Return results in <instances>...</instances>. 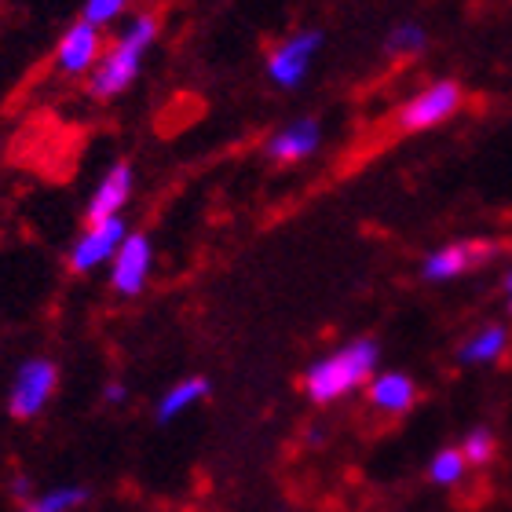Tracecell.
<instances>
[{
	"mask_svg": "<svg viewBox=\"0 0 512 512\" xmlns=\"http://www.w3.org/2000/svg\"><path fill=\"white\" fill-rule=\"evenodd\" d=\"M377 363H381V348H377V341H370V337H355V341H348L344 348L322 355V359H315V363L308 366V374H304V392H308L311 403L330 406V403H337V399H344V395L359 392V388H366V384L374 381Z\"/></svg>",
	"mask_w": 512,
	"mask_h": 512,
	"instance_id": "6da1fadb",
	"label": "cell"
},
{
	"mask_svg": "<svg viewBox=\"0 0 512 512\" xmlns=\"http://www.w3.org/2000/svg\"><path fill=\"white\" fill-rule=\"evenodd\" d=\"M158 41V19L154 15H136L128 22L125 33H121L114 48L103 52L99 66L92 70V81H88V92L96 99H114L121 96L139 74V63L147 55L150 44Z\"/></svg>",
	"mask_w": 512,
	"mask_h": 512,
	"instance_id": "7a4b0ae2",
	"label": "cell"
},
{
	"mask_svg": "<svg viewBox=\"0 0 512 512\" xmlns=\"http://www.w3.org/2000/svg\"><path fill=\"white\" fill-rule=\"evenodd\" d=\"M55 388H59V366L52 359H44V355L22 359L8 388V414L15 421H33L52 403Z\"/></svg>",
	"mask_w": 512,
	"mask_h": 512,
	"instance_id": "3957f363",
	"label": "cell"
},
{
	"mask_svg": "<svg viewBox=\"0 0 512 512\" xmlns=\"http://www.w3.org/2000/svg\"><path fill=\"white\" fill-rule=\"evenodd\" d=\"M461 103H465V92H461L458 81H447V77H443V81H432V85H425L421 92H414V96L403 103V110H399V128H403V132H428V128H436L454 118L461 110Z\"/></svg>",
	"mask_w": 512,
	"mask_h": 512,
	"instance_id": "277c9868",
	"label": "cell"
},
{
	"mask_svg": "<svg viewBox=\"0 0 512 512\" xmlns=\"http://www.w3.org/2000/svg\"><path fill=\"white\" fill-rule=\"evenodd\" d=\"M150 271H154V246L143 231H132L110 260V286L118 297H139Z\"/></svg>",
	"mask_w": 512,
	"mask_h": 512,
	"instance_id": "5b68a950",
	"label": "cell"
},
{
	"mask_svg": "<svg viewBox=\"0 0 512 512\" xmlns=\"http://www.w3.org/2000/svg\"><path fill=\"white\" fill-rule=\"evenodd\" d=\"M498 253L494 242H447V246L432 249L421 264V278L425 282H454V278L469 275L480 264H487L491 256Z\"/></svg>",
	"mask_w": 512,
	"mask_h": 512,
	"instance_id": "8992f818",
	"label": "cell"
},
{
	"mask_svg": "<svg viewBox=\"0 0 512 512\" xmlns=\"http://www.w3.org/2000/svg\"><path fill=\"white\" fill-rule=\"evenodd\" d=\"M319 48H322L319 30L293 33V37H286L275 52L267 55V77H271L278 88H297L300 81L308 77V66H311V59L319 55Z\"/></svg>",
	"mask_w": 512,
	"mask_h": 512,
	"instance_id": "52a82bcc",
	"label": "cell"
},
{
	"mask_svg": "<svg viewBox=\"0 0 512 512\" xmlns=\"http://www.w3.org/2000/svg\"><path fill=\"white\" fill-rule=\"evenodd\" d=\"M103 59V33L92 22H74L70 30L59 37V48H55V70L66 77H81L92 74Z\"/></svg>",
	"mask_w": 512,
	"mask_h": 512,
	"instance_id": "ba28073f",
	"label": "cell"
},
{
	"mask_svg": "<svg viewBox=\"0 0 512 512\" xmlns=\"http://www.w3.org/2000/svg\"><path fill=\"white\" fill-rule=\"evenodd\" d=\"M125 238L128 231L121 216L118 220H103V224H88L85 235L77 238L74 249H70V267L74 271H96V267L110 264Z\"/></svg>",
	"mask_w": 512,
	"mask_h": 512,
	"instance_id": "9c48e42d",
	"label": "cell"
},
{
	"mask_svg": "<svg viewBox=\"0 0 512 512\" xmlns=\"http://www.w3.org/2000/svg\"><path fill=\"white\" fill-rule=\"evenodd\" d=\"M132 187H136V172L128 161H118V165H110V172L99 180V187L92 191L88 198V209H85V224H103V220H118L121 209L128 205L132 198Z\"/></svg>",
	"mask_w": 512,
	"mask_h": 512,
	"instance_id": "30bf717a",
	"label": "cell"
},
{
	"mask_svg": "<svg viewBox=\"0 0 512 512\" xmlns=\"http://www.w3.org/2000/svg\"><path fill=\"white\" fill-rule=\"evenodd\" d=\"M322 143V128L319 121H311V118H300L293 121V125L286 128H278L275 136L267 139V158L278 161V165H297V161L311 158L315 150H319Z\"/></svg>",
	"mask_w": 512,
	"mask_h": 512,
	"instance_id": "8fae6325",
	"label": "cell"
},
{
	"mask_svg": "<svg viewBox=\"0 0 512 512\" xmlns=\"http://www.w3.org/2000/svg\"><path fill=\"white\" fill-rule=\"evenodd\" d=\"M366 399L381 414H406L417 403V384L403 370H384V374H374V381L366 384Z\"/></svg>",
	"mask_w": 512,
	"mask_h": 512,
	"instance_id": "7c38bea8",
	"label": "cell"
},
{
	"mask_svg": "<svg viewBox=\"0 0 512 512\" xmlns=\"http://www.w3.org/2000/svg\"><path fill=\"white\" fill-rule=\"evenodd\" d=\"M509 352V326L502 322H487L476 333L465 337V344L458 348V363L465 366H491Z\"/></svg>",
	"mask_w": 512,
	"mask_h": 512,
	"instance_id": "4fadbf2b",
	"label": "cell"
},
{
	"mask_svg": "<svg viewBox=\"0 0 512 512\" xmlns=\"http://www.w3.org/2000/svg\"><path fill=\"white\" fill-rule=\"evenodd\" d=\"M209 377H183V381H176L169 388V392L161 395L158 406H154V417H158L161 425H169V421H176L180 414H187L191 406H198L209 395Z\"/></svg>",
	"mask_w": 512,
	"mask_h": 512,
	"instance_id": "5bb4252c",
	"label": "cell"
},
{
	"mask_svg": "<svg viewBox=\"0 0 512 512\" xmlns=\"http://www.w3.org/2000/svg\"><path fill=\"white\" fill-rule=\"evenodd\" d=\"M92 491L85 483H55L48 491L33 494L30 502H22V512H77L85 509Z\"/></svg>",
	"mask_w": 512,
	"mask_h": 512,
	"instance_id": "9a60e30c",
	"label": "cell"
},
{
	"mask_svg": "<svg viewBox=\"0 0 512 512\" xmlns=\"http://www.w3.org/2000/svg\"><path fill=\"white\" fill-rule=\"evenodd\" d=\"M465 472H469V461H465L461 447H443L428 461V480L436 487H458L465 480Z\"/></svg>",
	"mask_w": 512,
	"mask_h": 512,
	"instance_id": "2e32d148",
	"label": "cell"
},
{
	"mask_svg": "<svg viewBox=\"0 0 512 512\" xmlns=\"http://www.w3.org/2000/svg\"><path fill=\"white\" fill-rule=\"evenodd\" d=\"M425 44H428L425 26H417V22H399V26L384 37V52L388 55H417V52H425Z\"/></svg>",
	"mask_w": 512,
	"mask_h": 512,
	"instance_id": "e0dca14e",
	"label": "cell"
},
{
	"mask_svg": "<svg viewBox=\"0 0 512 512\" xmlns=\"http://www.w3.org/2000/svg\"><path fill=\"white\" fill-rule=\"evenodd\" d=\"M494 450H498V443H494V432L491 428H472L469 436L461 439V454H465V461L469 465H487V461L494 458Z\"/></svg>",
	"mask_w": 512,
	"mask_h": 512,
	"instance_id": "ac0fdd59",
	"label": "cell"
},
{
	"mask_svg": "<svg viewBox=\"0 0 512 512\" xmlns=\"http://www.w3.org/2000/svg\"><path fill=\"white\" fill-rule=\"evenodd\" d=\"M128 0H85V22H92V26H110V22H118L121 15H125Z\"/></svg>",
	"mask_w": 512,
	"mask_h": 512,
	"instance_id": "d6986e66",
	"label": "cell"
},
{
	"mask_svg": "<svg viewBox=\"0 0 512 512\" xmlns=\"http://www.w3.org/2000/svg\"><path fill=\"white\" fill-rule=\"evenodd\" d=\"M103 399H107L110 406H125L128 403V388L121 381H110L107 388H103Z\"/></svg>",
	"mask_w": 512,
	"mask_h": 512,
	"instance_id": "ffe728a7",
	"label": "cell"
},
{
	"mask_svg": "<svg viewBox=\"0 0 512 512\" xmlns=\"http://www.w3.org/2000/svg\"><path fill=\"white\" fill-rule=\"evenodd\" d=\"M505 304H509V311H512V271L505 275Z\"/></svg>",
	"mask_w": 512,
	"mask_h": 512,
	"instance_id": "44dd1931",
	"label": "cell"
}]
</instances>
